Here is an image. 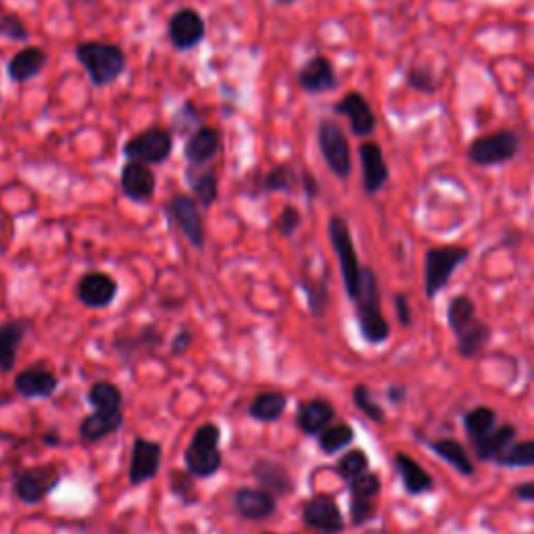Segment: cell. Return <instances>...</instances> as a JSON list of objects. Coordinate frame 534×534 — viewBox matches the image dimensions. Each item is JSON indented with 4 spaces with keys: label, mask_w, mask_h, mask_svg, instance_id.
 Listing matches in <instances>:
<instances>
[{
    "label": "cell",
    "mask_w": 534,
    "mask_h": 534,
    "mask_svg": "<svg viewBox=\"0 0 534 534\" xmlns=\"http://www.w3.org/2000/svg\"><path fill=\"white\" fill-rule=\"evenodd\" d=\"M163 345V332L155 324H147L136 332H121L113 338V351L121 361H132L140 353H151Z\"/></svg>",
    "instance_id": "cell-19"
},
{
    "label": "cell",
    "mask_w": 534,
    "mask_h": 534,
    "mask_svg": "<svg viewBox=\"0 0 534 534\" xmlns=\"http://www.w3.org/2000/svg\"><path fill=\"white\" fill-rule=\"evenodd\" d=\"M222 430L217 424L207 422L194 430L192 439L184 451L186 470L194 478H211L222 470L224 455L220 449Z\"/></svg>",
    "instance_id": "cell-4"
},
{
    "label": "cell",
    "mask_w": 534,
    "mask_h": 534,
    "mask_svg": "<svg viewBox=\"0 0 534 534\" xmlns=\"http://www.w3.org/2000/svg\"><path fill=\"white\" fill-rule=\"evenodd\" d=\"M61 480V470L55 464L23 468L13 478V493L21 503L38 505L59 487Z\"/></svg>",
    "instance_id": "cell-9"
},
{
    "label": "cell",
    "mask_w": 534,
    "mask_h": 534,
    "mask_svg": "<svg viewBox=\"0 0 534 534\" xmlns=\"http://www.w3.org/2000/svg\"><path fill=\"white\" fill-rule=\"evenodd\" d=\"M301 188H303L305 197H307L309 201H313V199H318V197H320V182H318V178H315L311 172H303V174H301Z\"/></svg>",
    "instance_id": "cell-50"
},
{
    "label": "cell",
    "mask_w": 534,
    "mask_h": 534,
    "mask_svg": "<svg viewBox=\"0 0 534 534\" xmlns=\"http://www.w3.org/2000/svg\"><path fill=\"white\" fill-rule=\"evenodd\" d=\"M464 430L468 434L470 443H476L478 439H482L484 434L491 432L497 426V411L489 405H478L474 409H470L468 414H464Z\"/></svg>",
    "instance_id": "cell-36"
},
{
    "label": "cell",
    "mask_w": 534,
    "mask_h": 534,
    "mask_svg": "<svg viewBox=\"0 0 534 534\" xmlns=\"http://www.w3.org/2000/svg\"><path fill=\"white\" fill-rule=\"evenodd\" d=\"M336 418V409L328 399H309L297 407L295 424L307 436H318Z\"/></svg>",
    "instance_id": "cell-25"
},
{
    "label": "cell",
    "mask_w": 534,
    "mask_h": 534,
    "mask_svg": "<svg viewBox=\"0 0 534 534\" xmlns=\"http://www.w3.org/2000/svg\"><path fill=\"white\" fill-rule=\"evenodd\" d=\"M15 391L26 399H48L59 388V378L42 363L30 366L15 376Z\"/></svg>",
    "instance_id": "cell-22"
},
{
    "label": "cell",
    "mask_w": 534,
    "mask_h": 534,
    "mask_svg": "<svg viewBox=\"0 0 534 534\" xmlns=\"http://www.w3.org/2000/svg\"><path fill=\"white\" fill-rule=\"evenodd\" d=\"M165 213L169 217V222L176 224V228L182 232V236L188 240V245L192 249L197 251L205 249L207 234L197 199L188 197V194H176V197L165 203Z\"/></svg>",
    "instance_id": "cell-10"
},
{
    "label": "cell",
    "mask_w": 534,
    "mask_h": 534,
    "mask_svg": "<svg viewBox=\"0 0 534 534\" xmlns=\"http://www.w3.org/2000/svg\"><path fill=\"white\" fill-rule=\"evenodd\" d=\"M30 330L28 320H9L0 324V372L9 374L15 368L17 351Z\"/></svg>",
    "instance_id": "cell-30"
},
{
    "label": "cell",
    "mask_w": 534,
    "mask_h": 534,
    "mask_svg": "<svg viewBox=\"0 0 534 534\" xmlns=\"http://www.w3.org/2000/svg\"><path fill=\"white\" fill-rule=\"evenodd\" d=\"M174 151V134L165 128H149L124 144V157L147 165H161Z\"/></svg>",
    "instance_id": "cell-11"
},
{
    "label": "cell",
    "mask_w": 534,
    "mask_h": 534,
    "mask_svg": "<svg viewBox=\"0 0 534 534\" xmlns=\"http://www.w3.org/2000/svg\"><path fill=\"white\" fill-rule=\"evenodd\" d=\"M372 534H386L384 530H378V532H372Z\"/></svg>",
    "instance_id": "cell-55"
},
{
    "label": "cell",
    "mask_w": 534,
    "mask_h": 534,
    "mask_svg": "<svg viewBox=\"0 0 534 534\" xmlns=\"http://www.w3.org/2000/svg\"><path fill=\"white\" fill-rule=\"evenodd\" d=\"M42 443L46 447H57L61 445V434L57 428H48L46 432H42Z\"/></svg>",
    "instance_id": "cell-52"
},
{
    "label": "cell",
    "mask_w": 534,
    "mask_h": 534,
    "mask_svg": "<svg viewBox=\"0 0 534 534\" xmlns=\"http://www.w3.org/2000/svg\"><path fill=\"white\" fill-rule=\"evenodd\" d=\"M48 63V53L42 46H26L13 55L7 65V76L15 84L30 82L42 74V69Z\"/></svg>",
    "instance_id": "cell-27"
},
{
    "label": "cell",
    "mask_w": 534,
    "mask_h": 534,
    "mask_svg": "<svg viewBox=\"0 0 534 534\" xmlns=\"http://www.w3.org/2000/svg\"><path fill=\"white\" fill-rule=\"evenodd\" d=\"M194 343V334L188 330V328H182L176 336H174V341H172V347H169V351H172V355L176 357H182L190 351Z\"/></svg>",
    "instance_id": "cell-49"
},
{
    "label": "cell",
    "mask_w": 534,
    "mask_h": 534,
    "mask_svg": "<svg viewBox=\"0 0 534 534\" xmlns=\"http://www.w3.org/2000/svg\"><path fill=\"white\" fill-rule=\"evenodd\" d=\"M161 457H163L161 443L144 439V436H136L128 470V480L132 487H140L144 482H151L159 474Z\"/></svg>",
    "instance_id": "cell-15"
},
{
    "label": "cell",
    "mask_w": 534,
    "mask_h": 534,
    "mask_svg": "<svg viewBox=\"0 0 534 534\" xmlns=\"http://www.w3.org/2000/svg\"><path fill=\"white\" fill-rule=\"evenodd\" d=\"M76 59L86 69L90 82L96 88H105L117 82L128 69V57L121 46L111 42H80L76 46Z\"/></svg>",
    "instance_id": "cell-3"
},
{
    "label": "cell",
    "mask_w": 534,
    "mask_h": 534,
    "mask_svg": "<svg viewBox=\"0 0 534 534\" xmlns=\"http://www.w3.org/2000/svg\"><path fill=\"white\" fill-rule=\"evenodd\" d=\"M0 38H7L13 42H28L30 32L17 15H3L0 17Z\"/></svg>",
    "instance_id": "cell-47"
},
{
    "label": "cell",
    "mask_w": 534,
    "mask_h": 534,
    "mask_svg": "<svg viewBox=\"0 0 534 534\" xmlns=\"http://www.w3.org/2000/svg\"><path fill=\"white\" fill-rule=\"evenodd\" d=\"M119 293L117 280L107 272H88L80 278L76 295L88 309H105L113 305Z\"/></svg>",
    "instance_id": "cell-18"
},
{
    "label": "cell",
    "mask_w": 534,
    "mask_h": 534,
    "mask_svg": "<svg viewBox=\"0 0 534 534\" xmlns=\"http://www.w3.org/2000/svg\"><path fill=\"white\" fill-rule=\"evenodd\" d=\"M276 3H278V5H282V7H290V5H295L297 0H276Z\"/></svg>",
    "instance_id": "cell-54"
},
{
    "label": "cell",
    "mask_w": 534,
    "mask_h": 534,
    "mask_svg": "<svg viewBox=\"0 0 534 534\" xmlns=\"http://www.w3.org/2000/svg\"><path fill=\"white\" fill-rule=\"evenodd\" d=\"M297 184H301V178H297L295 167L288 165V163H280L265 174V178L261 182V192H265V194H272V192L290 194L295 190Z\"/></svg>",
    "instance_id": "cell-38"
},
{
    "label": "cell",
    "mask_w": 534,
    "mask_h": 534,
    "mask_svg": "<svg viewBox=\"0 0 534 534\" xmlns=\"http://www.w3.org/2000/svg\"><path fill=\"white\" fill-rule=\"evenodd\" d=\"M393 464H395V470L403 482V489L409 493V495H426L434 489V478L428 474V470L418 464V461L399 451L395 453L393 457Z\"/></svg>",
    "instance_id": "cell-28"
},
{
    "label": "cell",
    "mask_w": 534,
    "mask_h": 534,
    "mask_svg": "<svg viewBox=\"0 0 534 534\" xmlns=\"http://www.w3.org/2000/svg\"><path fill=\"white\" fill-rule=\"evenodd\" d=\"M88 403L94 409L117 411V409L124 407V393H121V388L117 384L107 382V380H99L88 388Z\"/></svg>",
    "instance_id": "cell-37"
},
{
    "label": "cell",
    "mask_w": 534,
    "mask_h": 534,
    "mask_svg": "<svg viewBox=\"0 0 534 534\" xmlns=\"http://www.w3.org/2000/svg\"><path fill=\"white\" fill-rule=\"evenodd\" d=\"M234 509L249 522H261L276 514L278 499L259 487H242L234 493Z\"/></svg>",
    "instance_id": "cell-21"
},
{
    "label": "cell",
    "mask_w": 534,
    "mask_h": 534,
    "mask_svg": "<svg viewBox=\"0 0 534 534\" xmlns=\"http://www.w3.org/2000/svg\"><path fill=\"white\" fill-rule=\"evenodd\" d=\"M516 439H518V428L514 424H501L484 434L476 443H472V449L476 453V459L495 464V459Z\"/></svg>",
    "instance_id": "cell-31"
},
{
    "label": "cell",
    "mask_w": 534,
    "mask_h": 534,
    "mask_svg": "<svg viewBox=\"0 0 534 534\" xmlns=\"http://www.w3.org/2000/svg\"><path fill=\"white\" fill-rule=\"evenodd\" d=\"M447 322L457 341V353L464 359L478 357L491 343V326L478 318L476 303L468 295H457L449 301Z\"/></svg>",
    "instance_id": "cell-1"
},
{
    "label": "cell",
    "mask_w": 534,
    "mask_h": 534,
    "mask_svg": "<svg viewBox=\"0 0 534 534\" xmlns=\"http://www.w3.org/2000/svg\"><path fill=\"white\" fill-rule=\"evenodd\" d=\"M355 441V430L347 422H332L318 434V445L322 453L336 455Z\"/></svg>",
    "instance_id": "cell-35"
},
{
    "label": "cell",
    "mask_w": 534,
    "mask_h": 534,
    "mask_svg": "<svg viewBox=\"0 0 534 534\" xmlns=\"http://www.w3.org/2000/svg\"><path fill=\"white\" fill-rule=\"evenodd\" d=\"M328 238L330 245L334 249V255L338 259V265H341V274H343V284L347 290V297L353 301L359 293V282H361V270L363 265L359 263V255L353 242L351 228L347 224L345 217L341 215H332L328 220Z\"/></svg>",
    "instance_id": "cell-5"
},
{
    "label": "cell",
    "mask_w": 534,
    "mask_h": 534,
    "mask_svg": "<svg viewBox=\"0 0 534 534\" xmlns=\"http://www.w3.org/2000/svg\"><path fill=\"white\" fill-rule=\"evenodd\" d=\"M349 484V501H374L380 495L382 489V482L378 478V474L374 472H363L361 476L353 478L347 482Z\"/></svg>",
    "instance_id": "cell-41"
},
{
    "label": "cell",
    "mask_w": 534,
    "mask_h": 534,
    "mask_svg": "<svg viewBox=\"0 0 534 534\" xmlns=\"http://www.w3.org/2000/svg\"><path fill=\"white\" fill-rule=\"evenodd\" d=\"M184 178L192 197L203 209L215 205L217 197H220V180H217V172L211 165H190L186 167Z\"/></svg>",
    "instance_id": "cell-26"
},
{
    "label": "cell",
    "mask_w": 534,
    "mask_h": 534,
    "mask_svg": "<svg viewBox=\"0 0 534 534\" xmlns=\"http://www.w3.org/2000/svg\"><path fill=\"white\" fill-rule=\"evenodd\" d=\"M288 405V397L280 391H265L253 397V401L249 403V416L257 422L263 424H272L276 420L282 418V414L286 411Z\"/></svg>",
    "instance_id": "cell-33"
},
{
    "label": "cell",
    "mask_w": 534,
    "mask_h": 534,
    "mask_svg": "<svg viewBox=\"0 0 534 534\" xmlns=\"http://www.w3.org/2000/svg\"><path fill=\"white\" fill-rule=\"evenodd\" d=\"M353 403L355 407L361 411L363 416H366L368 420H372L374 424H384L386 420V414L384 409L380 407V403L374 399L372 391L366 386V384H357L353 388Z\"/></svg>",
    "instance_id": "cell-43"
},
{
    "label": "cell",
    "mask_w": 534,
    "mask_h": 534,
    "mask_svg": "<svg viewBox=\"0 0 534 534\" xmlns=\"http://www.w3.org/2000/svg\"><path fill=\"white\" fill-rule=\"evenodd\" d=\"M359 163H361V184L366 194H378L388 180H391V169L384 159V151L378 142L368 140L359 144Z\"/></svg>",
    "instance_id": "cell-16"
},
{
    "label": "cell",
    "mask_w": 534,
    "mask_h": 534,
    "mask_svg": "<svg viewBox=\"0 0 534 534\" xmlns=\"http://www.w3.org/2000/svg\"><path fill=\"white\" fill-rule=\"evenodd\" d=\"M470 259L466 247H430L424 255V290L426 297L434 299L443 293L453 274Z\"/></svg>",
    "instance_id": "cell-6"
},
{
    "label": "cell",
    "mask_w": 534,
    "mask_h": 534,
    "mask_svg": "<svg viewBox=\"0 0 534 534\" xmlns=\"http://www.w3.org/2000/svg\"><path fill=\"white\" fill-rule=\"evenodd\" d=\"M334 113L347 117L351 134L357 138H370L378 128V119L372 105L368 103L366 96L357 90L347 92L343 99L334 105Z\"/></svg>",
    "instance_id": "cell-14"
},
{
    "label": "cell",
    "mask_w": 534,
    "mask_h": 534,
    "mask_svg": "<svg viewBox=\"0 0 534 534\" xmlns=\"http://www.w3.org/2000/svg\"><path fill=\"white\" fill-rule=\"evenodd\" d=\"M253 476L259 484V489L274 495L276 499L288 497L295 491V480L290 476L284 464L274 459H259L253 466Z\"/></svg>",
    "instance_id": "cell-23"
},
{
    "label": "cell",
    "mask_w": 534,
    "mask_h": 534,
    "mask_svg": "<svg viewBox=\"0 0 534 534\" xmlns=\"http://www.w3.org/2000/svg\"><path fill=\"white\" fill-rule=\"evenodd\" d=\"M121 426H124V411H103L94 409L90 416H86L80 424V439L84 443H99L107 436L115 434Z\"/></svg>",
    "instance_id": "cell-29"
},
{
    "label": "cell",
    "mask_w": 534,
    "mask_h": 534,
    "mask_svg": "<svg viewBox=\"0 0 534 534\" xmlns=\"http://www.w3.org/2000/svg\"><path fill=\"white\" fill-rule=\"evenodd\" d=\"M167 36H169V42H172L176 51H180V53L190 51V48L199 46L207 36L205 19L201 17L199 11L180 9L172 17H169Z\"/></svg>",
    "instance_id": "cell-13"
},
{
    "label": "cell",
    "mask_w": 534,
    "mask_h": 534,
    "mask_svg": "<svg viewBox=\"0 0 534 534\" xmlns=\"http://www.w3.org/2000/svg\"><path fill=\"white\" fill-rule=\"evenodd\" d=\"M395 311H397V320L403 328H409L411 324H414V315H411V307H409V297L405 293H397L395 299Z\"/></svg>",
    "instance_id": "cell-48"
},
{
    "label": "cell",
    "mask_w": 534,
    "mask_h": 534,
    "mask_svg": "<svg viewBox=\"0 0 534 534\" xmlns=\"http://www.w3.org/2000/svg\"><path fill=\"white\" fill-rule=\"evenodd\" d=\"M297 82L301 90L307 94H324L338 88V76L332 61L324 55H315L309 59L297 74Z\"/></svg>",
    "instance_id": "cell-20"
},
{
    "label": "cell",
    "mask_w": 534,
    "mask_h": 534,
    "mask_svg": "<svg viewBox=\"0 0 534 534\" xmlns=\"http://www.w3.org/2000/svg\"><path fill=\"white\" fill-rule=\"evenodd\" d=\"M199 124H201V113L192 101L182 103V107L174 113V119H172L174 132L178 136H190L194 130H197Z\"/></svg>",
    "instance_id": "cell-44"
},
{
    "label": "cell",
    "mask_w": 534,
    "mask_h": 534,
    "mask_svg": "<svg viewBox=\"0 0 534 534\" xmlns=\"http://www.w3.org/2000/svg\"><path fill=\"white\" fill-rule=\"evenodd\" d=\"M303 524L318 534H341L345 530V516L336 499L330 495H313L303 503Z\"/></svg>",
    "instance_id": "cell-12"
},
{
    "label": "cell",
    "mask_w": 534,
    "mask_h": 534,
    "mask_svg": "<svg viewBox=\"0 0 534 534\" xmlns=\"http://www.w3.org/2000/svg\"><path fill=\"white\" fill-rule=\"evenodd\" d=\"M222 151V136L215 128L201 126L184 142V159L190 165H209Z\"/></svg>",
    "instance_id": "cell-24"
},
{
    "label": "cell",
    "mask_w": 534,
    "mask_h": 534,
    "mask_svg": "<svg viewBox=\"0 0 534 534\" xmlns=\"http://www.w3.org/2000/svg\"><path fill=\"white\" fill-rule=\"evenodd\" d=\"M263 534H274V532H263Z\"/></svg>",
    "instance_id": "cell-56"
},
{
    "label": "cell",
    "mask_w": 534,
    "mask_h": 534,
    "mask_svg": "<svg viewBox=\"0 0 534 534\" xmlns=\"http://www.w3.org/2000/svg\"><path fill=\"white\" fill-rule=\"evenodd\" d=\"M301 222H303V217L299 213L297 207L293 205H286L280 215L276 217V222H274V230L282 236V238H293L297 234V230L301 228Z\"/></svg>",
    "instance_id": "cell-45"
},
{
    "label": "cell",
    "mask_w": 534,
    "mask_h": 534,
    "mask_svg": "<svg viewBox=\"0 0 534 534\" xmlns=\"http://www.w3.org/2000/svg\"><path fill=\"white\" fill-rule=\"evenodd\" d=\"M405 80L411 88L422 92V94H434L436 88H439L436 86V78L432 74V69H428V67H411L407 71Z\"/></svg>",
    "instance_id": "cell-46"
},
{
    "label": "cell",
    "mask_w": 534,
    "mask_h": 534,
    "mask_svg": "<svg viewBox=\"0 0 534 534\" xmlns=\"http://www.w3.org/2000/svg\"><path fill=\"white\" fill-rule=\"evenodd\" d=\"M495 464L503 468H534V439L514 441L495 459Z\"/></svg>",
    "instance_id": "cell-39"
},
{
    "label": "cell",
    "mask_w": 534,
    "mask_h": 534,
    "mask_svg": "<svg viewBox=\"0 0 534 534\" xmlns=\"http://www.w3.org/2000/svg\"><path fill=\"white\" fill-rule=\"evenodd\" d=\"M368 470H370V457L366 455V451H361V449L347 451L336 464V474L341 476L345 482L361 476Z\"/></svg>",
    "instance_id": "cell-42"
},
{
    "label": "cell",
    "mask_w": 534,
    "mask_h": 534,
    "mask_svg": "<svg viewBox=\"0 0 534 534\" xmlns=\"http://www.w3.org/2000/svg\"><path fill=\"white\" fill-rule=\"evenodd\" d=\"M426 447L439 455L445 464H449L459 476L470 478L474 476L476 468H474V459L470 457L468 449L461 445L455 439H434V441H426Z\"/></svg>",
    "instance_id": "cell-32"
},
{
    "label": "cell",
    "mask_w": 534,
    "mask_h": 534,
    "mask_svg": "<svg viewBox=\"0 0 534 534\" xmlns=\"http://www.w3.org/2000/svg\"><path fill=\"white\" fill-rule=\"evenodd\" d=\"M318 147L330 174L338 180H349L353 172L351 147L343 128L334 119L324 117L318 124Z\"/></svg>",
    "instance_id": "cell-8"
},
{
    "label": "cell",
    "mask_w": 534,
    "mask_h": 534,
    "mask_svg": "<svg viewBox=\"0 0 534 534\" xmlns=\"http://www.w3.org/2000/svg\"><path fill=\"white\" fill-rule=\"evenodd\" d=\"M188 470H176L169 474V491L182 503V505H197L199 503V491L197 482Z\"/></svg>",
    "instance_id": "cell-40"
},
{
    "label": "cell",
    "mask_w": 534,
    "mask_h": 534,
    "mask_svg": "<svg viewBox=\"0 0 534 534\" xmlns=\"http://www.w3.org/2000/svg\"><path fill=\"white\" fill-rule=\"evenodd\" d=\"M386 397L391 403H401L405 399V388L403 386H388Z\"/></svg>",
    "instance_id": "cell-53"
},
{
    "label": "cell",
    "mask_w": 534,
    "mask_h": 534,
    "mask_svg": "<svg viewBox=\"0 0 534 534\" xmlns=\"http://www.w3.org/2000/svg\"><path fill=\"white\" fill-rule=\"evenodd\" d=\"M299 284L305 290L309 313L313 315V318H324L326 311H328V299H330V293H328V284H330L328 272L322 274L318 280H313L309 276H303Z\"/></svg>",
    "instance_id": "cell-34"
},
{
    "label": "cell",
    "mask_w": 534,
    "mask_h": 534,
    "mask_svg": "<svg viewBox=\"0 0 534 534\" xmlns=\"http://www.w3.org/2000/svg\"><path fill=\"white\" fill-rule=\"evenodd\" d=\"M359 332L368 345H382L391 338V326L382 313V293L372 267H363L359 293L353 299Z\"/></svg>",
    "instance_id": "cell-2"
},
{
    "label": "cell",
    "mask_w": 534,
    "mask_h": 534,
    "mask_svg": "<svg viewBox=\"0 0 534 534\" xmlns=\"http://www.w3.org/2000/svg\"><path fill=\"white\" fill-rule=\"evenodd\" d=\"M514 497L518 501H524V503H534V480L530 482H522V484H516V487L512 489Z\"/></svg>",
    "instance_id": "cell-51"
},
{
    "label": "cell",
    "mask_w": 534,
    "mask_h": 534,
    "mask_svg": "<svg viewBox=\"0 0 534 534\" xmlns=\"http://www.w3.org/2000/svg\"><path fill=\"white\" fill-rule=\"evenodd\" d=\"M119 184L126 199L134 203H149L155 197L157 176L151 169V165L128 161L124 167H121Z\"/></svg>",
    "instance_id": "cell-17"
},
{
    "label": "cell",
    "mask_w": 534,
    "mask_h": 534,
    "mask_svg": "<svg viewBox=\"0 0 534 534\" xmlns=\"http://www.w3.org/2000/svg\"><path fill=\"white\" fill-rule=\"evenodd\" d=\"M520 149H522V138L518 132L497 130L487 136L476 138L468 147L466 157L476 167H497L514 161L520 155Z\"/></svg>",
    "instance_id": "cell-7"
}]
</instances>
